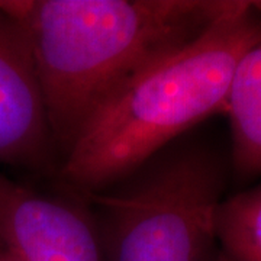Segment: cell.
Here are the masks:
<instances>
[{"label": "cell", "instance_id": "6da1fadb", "mask_svg": "<svg viewBox=\"0 0 261 261\" xmlns=\"http://www.w3.org/2000/svg\"><path fill=\"white\" fill-rule=\"evenodd\" d=\"M20 23L61 160L149 65L202 34L228 0H2Z\"/></svg>", "mask_w": 261, "mask_h": 261}, {"label": "cell", "instance_id": "7a4b0ae2", "mask_svg": "<svg viewBox=\"0 0 261 261\" xmlns=\"http://www.w3.org/2000/svg\"><path fill=\"white\" fill-rule=\"evenodd\" d=\"M260 39L257 2L228 0L202 34L149 65L86 122L60 163L61 183L74 195L109 186L224 112L237 64Z\"/></svg>", "mask_w": 261, "mask_h": 261}, {"label": "cell", "instance_id": "3957f363", "mask_svg": "<svg viewBox=\"0 0 261 261\" xmlns=\"http://www.w3.org/2000/svg\"><path fill=\"white\" fill-rule=\"evenodd\" d=\"M224 189L216 152L183 135L112 185L77 196L106 261H209Z\"/></svg>", "mask_w": 261, "mask_h": 261}, {"label": "cell", "instance_id": "277c9868", "mask_svg": "<svg viewBox=\"0 0 261 261\" xmlns=\"http://www.w3.org/2000/svg\"><path fill=\"white\" fill-rule=\"evenodd\" d=\"M74 196L42 195L0 171V243L19 261H106L93 215Z\"/></svg>", "mask_w": 261, "mask_h": 261}, {"label": "cell", "instance_id": "5b68a950", "mask_svg": "<svg viewBox=\"0 0 261 261\" xmlns=\"http://www.w3.org/2000/svg\"><path fill=\"white\" fill-rule=\"evenodd\" d=\"M58 155L28 39L0 0V166L58 171Z\"/></svg>", "mask_w": 261, "mask_h": 261}, {"label": "cell", "instance_id": "8992f818", "mask_svg": "<svg viewBox=\"0 0 261 261\" xmlns=\"http://www.w3.org/2000/svg\"><path fill=\"white\" fill-rule=\"evenodd\" d=\"M261 9V2H257ZM232 135V163L244 177L261 174V39L238 61L225 111Z\"/></svg>", "mask_w": 261, "mask_h": 261}, {"label": "cell", "instance_id": "52a82bcc", "mask_svg": "<svg viewBox=\"0 0 261 261\" xmlns=\"http://www.w3.org/2000/svg\"><path fill=\"white\" fill-rule=\"evenodd\" d=\"M216 233L231 261H261V183L222 200Z\"/></svg>", "mask_w": 261, "mask_h": 261}, {"label": "cell", "instance_id": "ba28073f", "mask_svg": "<svg viewBox=\"0 0 261 261\" xmlns=\"http://www.w3.org/2000/svg\"><path fill=\"white\" fill-rule=\"evenodd\" d=\"M0 261H19L12 252L0 243Z\"/></svg>", "mask_w": 261, "mask_h": 261}]
</instances>
